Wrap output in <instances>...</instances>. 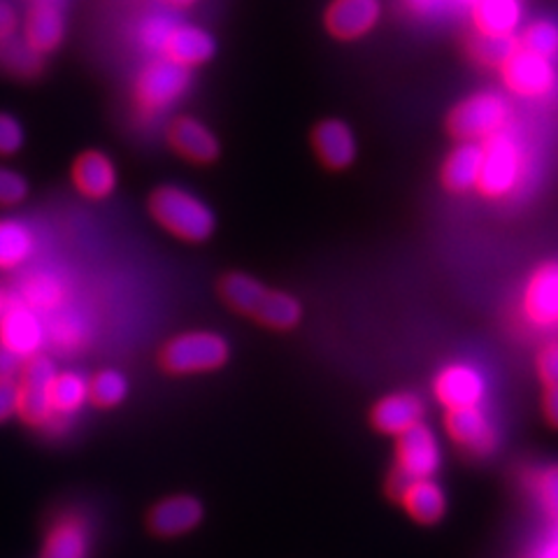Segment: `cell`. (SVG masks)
Instances as JSON below:
<instances>
[{"label": "cell", "instance_id": "cell-4", "mask_svg": "<svg viewBox=\"0 0 558 558\" xmlns=\"http://www.w3.org/2000/svg\"><path fill=\"white\" fill-rule=\"evenodd\" d=\"M510 121V102L494 92H480L453 105L447 117V131L461 143H484L505 131Z\"/></svg>", "mask_w": 558, "mask_h": 558}, {"label": "cell", "instance_id": "cell-19", "mask_svg": "<svg viewBox=\"0 0 558 558\" xmlns=\"http://www.w3.org/2000/svg\"><path fill=\"white\" fill-rule=\"evenodd\" d=\"M92 549V526L77 512H63L45 533L40 558H86Z\"/></svg>", "mask_w": 558, "mask_h": 558}, {"label": "cell", "instance_id": "cell-22", "mask_svg": "<svg viewBox=\"0 0 558 558\" xmlns=\"http://www.w3.org/2000/svg\"><path fill=\"white\" fill-rule=\"evenodd\" d=\"M38 252V235L20 217H0V272L22 270Z\"/></svg>", "mask_w": 558, "mask_h": 558}, {"label": "cell", "instance_id": "cell-38", "mask_svg": "<svg viewBox=\"0 0 558 558\" xmlns=\"http://www.w3.org/2000/svg\"><path fill=\"white\" fill-rule=\"evenodd\" d=\"M535 368L547 389L558 387V340L547 342L535 359Z\"/></svg>", "mask_w": 558, "mask_h": 558}, {"label": "cell", "instance_id": "cell-24", "mask_svg": "<svg viewBox=\"0 0 558 558\" xmlns=\"http://www.w3.org/2000/svg\"><path fill=\"white\" fill-rule=\"evenodd\" d=\"M68 293L70 287L57 270H35L26 275L16 299L45 317V314H54L65 305Z\"/></svg>", "mask_w": 558, "mask_h": 558}, {"label": "cell", "instance_id": "cell-10", "mask_svg": "<svg viewBox=\"0 0 558 558\" xmlns=\"http://www.w3.org/2000/svg\"><path fill=\"white\" fill-rule=\"evenodd\" d=\"M435 400L449 410L480 408L486 398V379L470 363H451L438 373L433 381Z\"/></svg>", "mask_w": 558, "mask_h": 558}, {"label": "cell", "instance_id": "cell-28", "mask_svg": "<svg viewBox=\"0 0 558 558\" xmlns=\"http://www.w3.org/2000/svg\"><path fill=\"white\" fill-rule=\"evenodd\" d=\"M252 319L268 330H275V333H287L303 322V305L289 291L268 289Z\"/></svg>", "mask_w": 558, "mask_h": 558}, {"label": "cell", "instance_id": "cell-37", "mask_svg": "<svg viewBox=\"0 0 558 558\" xmlns=\"http://www.w3.org/2000/svg\"><path fill=\"white\" fill-rule=\"evenodd\" d=\"M26 133L22 121L10 112H0V156H14L24 149Z\"/></svg>", "mask_w": 558, "mask_h": 558}, {"label": "cell", "instance_id": "cell-6", "mask_svg": "<svg viewBox=\"0 0 558 558\" xmlns=\"http://www.w3.org/2000/svg\"><path fill=\"white\" fill-rule=\"evenodd\" d=\"M57 365L47 354H38L24 361V368L16 377L20 410L16 416L31 428L54 430L61 418L51 410V381L57 377Z\"/></svg>", "mask_w": 558, "mask_h": 558}, {"label": "cell", "instance_id": "cell-1", "mask_svg": "<svg viewBox=\"0 0 558 558\" xmlns=\"http://www.w3.org/2000/svg\"><path fill=\"white\" fill-rule=\"evenodd\" d=\"M147 209L166 233L189 244L207 242L217 231L215 209L194 191L178 184L156 186L149 194Z\"/></svg>", "mask_w": 558, "mask_h": 558}, {"label": "cell", "instance_id": "cell-35", "mask_svg": "<svg viewBox=\"0 0 558 558\" xmlns=\"http://www.w3.org/2000/svg\"><path fill=\"white\" fill-rule=\"evenodd\" d=\"M31 194V184L20 170L0 166V207L22 205Z\"/></svg>", "mask_w": 558, "mask_h": 558}, {"label": "cell", "instance_id": "cell-32", "mask_svg": "<svg viewBox=\"0 0 558 558\" xmlns=\"http://www.w3.org/2000/svg\"><path fill=\"white\" fill-rule=\"evenodd\" d=\"M129 398V379L119 371H100L89 379V403L98 410H114Z\"/></svg>", "mask_w": 558, "mask_h": 558}, {"label": "cell", "instance_id": "cell-23", "mask_svg": "<svg viewBox=\"0 0 558 558\" xmlns=\"http://www.w3.org/2000/svg\"><path fill=\"white\" fill-rule=\"evenodd\" d=\"M521 14V0H475L470 5L475 33L494 35V38H514Z\"/></svg>", "mask_w": 558, "mask_h": 558}, {"label": "cell", "instance_id": "cell-39", "mask_svg": "<svg viewBox=\"0 0 558 558\" xmlns=\"http://www.w3.org/2000/svg\"><path fill=\"white\" fill-rule=\"evenodd\" d=\"M20 410V393H16V381H0V426L8 424Z\"/></svg>", "mask_w": 558, "mask_h": 558}, {"label": "cell", "instance_id": "cell-18", "mask_svg": "<svg viewBox=\"0 0 558 558\" xmlns=\"http://www.w3.org/2000/svg\"><path fill=\"white\" fill-rule=\"evenodd\" d=\"M312 149L328 170H347L356 161V135L342 119H324L312 129Z\"/></svg>", "mask_w": 558, "mask_h": 558}, {"label": "cell", "instance_id": "cell-2", "mask_svg": "<svg viewBox=\"0 0 558 558\" xmlns=\"http://www.w3.org/2000/svg\"><path fill=\"white\" fill-rule=\"evenodd\" d=\"M231 344L215 330H189L170 338L159 352V365L168 375H205L223 368Z\"/></svg>", "mask_w": 558, "mask_h": 558}, {"label": "cell", "instance_id": "cell-31", "mask_svg": "<svg viewBox=\"0 0 558 558\" xmlns=\"http://www.w3.org/2000/svg\"><path fill=\"white\" fill-rule=\"evenodd\" d=\"M45 324H47V342H51L65 354L80 352V349L86 344V340H89V328H86V322L73 312H63V307L51 314V322H45Z\"/></svg>", "mask_w": 558, "mask_h": 558}, {"label": "cell", "instance_id": "cell-36", "mask_svg": "<svg viewBox=\"0 0 558 558\" xmlns=\"http://www.w3.org/2000/svg\"><path fill=\"white\" fill-rule=\"evenodd\" d=\"M535 494L539 498L543 510L558 526V465H551L535 477Z\"/></svg>", "mask_w": 558, "mask_h": 558}, {"label": "cell", "instance_id": "cell-7", "mask_svg": "<svg viewBox=\"0 0 558 558\" xmlns=\"http://www.w3.org/2000/svg\"><path fill=\"white\" fill-rule=\"evenodd\" d=\"M0 344L24 361L43 354L47 344V324L43 314L28 307L16 295L8 299L3 317H0Z\"/></svg>", "mask_w": 558, "mask_h": 558}, {"label": "cell", "instance_id": "cell-29", "mask_svg": "<svg viewBox=\"0 0 558 558\" xmlns=\"http://www.w3.org/2000/svg\"><path fill=\"white\" fill-rule=\"evenodd\" d=\"M86 403H89V379L75 371L57 373L51 381V410L61 422L75 416Z\"/></svg>", "mask_w": 558, "mask_h": 558}, {"label": "cell", "instance_id": "cell-46", "mask_svg": "<svg viewBox=\"0 0 558 558\" xmlns=\"http://www.w3.org/2000/svg\"><path fill=\"white\" fill-rule=\"evenodd\" d=\"M51 3H59V0H51Z\"/></svg>", "mask_w": 558, "mask_h": 558}, {"label": "cell", "instance_id": "cell-11", "mask_svg": "<svg viewBox=\"0 0 558 558\" xmlns=\"http://www.w3.org/2000/svg\"><path fill=\"white\" fill-rule=\"evenodd\" d=\"M168 145L180 159L194 166L215 163L221 154V143L215 131L191 114H180L170 121Z\"/></svg>", "mask_w": 558, "mask_h": 558}, {"label": "cell", "instance_id": "cell-45", "mask_svg": "<svg viewBox=\"0 0 558 558\" xmlns=\"http://www.w3.org/2000/svg\"><path fill=\"white\" fill-rule=\"evenodd\" d=\"M5 305H8V299H5L3 289H0V317H3V310H5Z\"/></svg>", "mask_w": 558, "mask_h": 558}, {"label": "cell", "instance_id": "cell-13", "mask_svg": "<svg viewBox=\"0 0 558 558\" xmlns=\"http://www.w3.org/2000/svg\"><path fill=\"white\" fill-rule=\"evenodd\" d=\"M205 517L203 502L196 496L174 494L154 505L147 514V529L161 539L186 535L201 526Z\"/></svg>", "mask_w": 558, "mask_h": 558}, {"label": "cell", "instance_id": "cell-30", "mask_svg": "<svg viewBox=\"0 0 558 558\" xmlns=\"http://www.w3.org/2000/svg\"><path fill=\"white\" fill-rule=\"evenodd\" d=\"M43 68L45 57H40L38 51H33L24 43V38L12 35L10 40L0 43V70H3V73L20 80H33L43 73Z\"/></svg>", "mask_w": 558, "mask_h": 558}, {"label": "cell", "instance_id": "cell-14", "mask_svg": "<svg viewBox=\"0 0 558 558\" xmlns=\"http://www.w3.org/2000/svg\"><path fill=\"white\" fill-rule=\"evenodd\" d=\"M379 16V0H330L324 12V28L330 38L349 43L371 33Z\"/></svg>", "mask_w": 558, "mask_h": 558}, {"label": "cell", "instance_id": "cell-20", "mask_svg": "<svg viewBox=\"0 0 558 558\" xmlns=\"http://www.w3.org/2000/svg\"><path fill=\"white\" fill-rule=\"evenodd\" d=\"M424 400L414 393H389L379 398L371 410V424L381 435H398L408 433L410 428L424 424Z\"/></svg>", "mask_w": 558, "mask_h": 558}, {"label": "cell", "instance_id": "cell-26", "mask_svg": "<svg viewBox=\"0 0 558 558\" xmlns=\"http://www.w3.org/2000/svg\"><path fill=\"white\" fill-rule=\"evenodd\" d=\"M480 170H482V145L461 143L442 163V172H440L442 186L451 191V194H465V191L477 186Z\"/></svg>", "mask_w": 558, "mask_h": 558}, {"label": "cell", "instance_id": "cell-33", "mask_svg": "<svg viewBox=\"0 0 558 558\" xmlns=\"http://www.w3.org/2000/svg\"><path fill=\"white\" fill-rule=\"evenodd\" d=\"M519 49L517 35L514 38H494V35H480L475 33L473 38L465 43L468 57L484 68H498L508 61L514 51Z\"/></svg>", "mask_w": 558, "mask_h": 558}, {"label": "cell", "instance_id": "cell-8", "mask_svg": "<svg viewBox=\"0 0 558 558\" xmlns=\"http://www.w3.org/2000/svg\"><path fill=\"white\" fill-rule=\"evenodd\" d=\"M502 84L519 98H543L554 92L556 68L554 61L539 59L531 51L517 49L514 54L500 65Z\"/></svg>", "mask_w": 558, "mask_h": 558}, {"label": "cell", "instance_id": "cell-42", "mask_svg": "<svg viewBox=\"0 0 558 558\" xmlns=\"http://www.w3.org/2000/svg\"><path fill=\"white\" fill-rule=\"evenodd\" d=\"M543 408H545V416L547 422L558 428V387H551L547 389L545 398H543Z\"/></svg>", "mask_w": 558, "mask_h": 558}, {"label": "cell", "instance_id": "cell-34", "mask_svg": "<svg viewBox=\"0 0 558 558\" xmlns=\"http://www.w3.org/2000/svg\"><path fill=\"white\" fill-rule=\"evenodd\" d=\"M519 49L531 51V54L554 61L558 59V26L549 20H539L529 24L517 35Z\"/></svg>", "mask_w": 558, "mask_h": 558}, {"label": "cell", "instance_id": "cell-17", "mask_svg": "<svg viewBox=\"0 0 558 558\" xmlns=\"http://www.w3.org/2000/svg\"><path fill=\"white\" fill-rule=\"evenodd\" d=\"M24 43L40 57L57 51L65 40V16L59 3L33 0L24 20Z\"/></svg>", "mask_w": 558, "mask_h": 558}, {"label": "cell", "instance_id": "cell-43", "mask_svg": "<svg viewBox=\"0 0 558 558\" xmlns=\"http://www.w3.org/2000/svg\"><path fill=\"white\" fill-rule=\"evenodd\" d=\"M163 3H168L170 8H189V5H194L196 0H163Z\"/></svg>", "mask_w": 558, "mask_h": 558}, {"label": "cell", "instance_id": "cell-40", "mask_svg": "<svg viewBox=\"0 0 558 558\" xmlns=\"http://www.w3.org/2000/svg\"><path fill=\"white\" fill-rule=\"evenodd\" d=\"M24 368V359L12 354L10 349L0 344V381H16Z\"/></svg>", "mask_w": 558, "mask_h": 558}, {"label": "cell", "instance_id": "cell-3", "mask_svg": "<svg viewBox=\"0 0 558 558\" xmlns=\"http://www.w3.org/2000/svg\"><path fill=\"white\" fill-rule=\"evenodd\" d=\"M191 86V70L163 57L149 59L133 82V105L143 119H156L178 105Z\"/></svg>", "mask_w": 558, "mask_h": 558}, {"label": "cell", "instance_id": "cell-27", "mask_svg": "<svg viewBox=\"0 0 558 558\" xmlns=\"http://www.w3.org/2000/svg\"><path fill=\"white\" fill-rule=\"evenodd\" d=\"M270 287H266L260 279L247 272H229L219 279V299L221 303L233 310L235 314H242V317H254L260 301L266 299Z\"/></svg>", "mask_w": 558, "mask_h": 558}, {"label": "cell", "instance_id": "cell-5", "mask_svg": "<svg viewBox=\"0 0 558 558\" xmlns=\"http://www.w3.org/2000/svg\"><path fill=\"white\" fill-rule=\"evenodd\" d=\"M482 145V170L477 191L486 198H505L517 191L523 178V149L510 133H496L486 137Z\"/></svg>", "mask_w": 558, "mask_h": 558}, {"label": "cell", "instance_id": "cell-21", "mask_svg": "<svg viewBox=\"0 0 558 558\" xmlns=\"http://www.w3.org/2000/svg\"><path fill=\"white\" fill-rule=\"evenodd\" d=\"M523 314L533 326L558 324V264L539 266L523 291Z\"/></svg>", "mask_w": 558, "mask_h": 558}, {"label": "cell", "instance_id": "cell-12", "mask_svg": "<svg viewBox=\"0 0 558 558\" xmlns=\"http://www.w3.org/2000/svg\"><path fill=\"white\" fill-rule=\"evenodd\" d=\"M215 54L217 43L205 28L194 24H170L156 57H163L170 63L194 70L213 61Z\"/></svg>", "mask_w": 558, "mask_h": 558}, {"label": "cell", "instance_id": "cell-15", "mask_svg": "<svg viewBox=\"0 0 558 558\" xmlns=\"http://www.w3.org/2000/svg\"><path fill=\"white\" fill-rule=\"evenodd\" d=\"M70 180L86 201H108L119 184L117 166L100 149L82 151L70 168Z\"/></svg>", "mask_w": 558, "mask_h": 558}, {"label": "cell", "instance_id": "cell-25", "mask_svg": "<svg viewBox=\"0 0 558 558\" xmlns=\"http://www.w3.org/2000/svg\"><path fill=\"white\" fill-rule=\"evenodd\" d=\"M398 502L403 505V510L416 521L430 526L438 523L447 510V498L440 484L430 480H408L403 494H400Z\"/></svg>", "mask_w": 558, "mask_h": 558}, {"label": "cell", "instance_id": "cell-16", "mask_svg": "<svg viewBox=\"0 0 558 558\" xmlns=\"http://www.w3.org/2000/svg\"><path fill=\"white\" fill-rule=\"evenodd\" d=\"M445 428L449 438L463 447L473 457H486L496 449L498 435L496 428L488 422V416L482 408H463V410H449L445 414Z\"/></svg>", "mask_w": 558, "mask_h": 558}, {"label": "cell", "instance_id": "cell-41", "mask_svg": "<svg viewBox=\"0 0 558 558\" xmlns=\"http://www.w3.org/2000/svg\"><path fill=\"white\" fill-rule=\"evenodd\" d=\"M16 28H20V16H16V10L8 3V0H0V43H5L12 38V35H16Z\"/></svg>", "mask_w": 558, "mask_h": 558}, {"label": "cell", "instance_id": "cell-44", "mask_svg": "<svg viewBox=\"0 0 558 558\" xmlns=\"http://www.w3.org/2000/svg\"><path fill=\"white\" fill-rule=\"evenodd\" d=\"M543 558H558V537H554V543L545 549Z\"/></svg>", "mask_w": 558, "mask_h": 558}, {"label": "cell", "instance_id": "cell-9", "mask_svg": "<svg viewBox=\"0 0 558 558\" xmlns=\"http://www.w3.org/2000/svg\"><path fill=\"white\" fill-rule=\"evenodd\" d=\"M442 451L435 433L418 424L396 438V468L410 480H430L440 470Z\"/></svg>", "mask_w": 558, "mask_h": 558}]
</instances>
